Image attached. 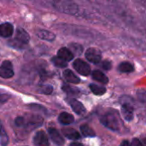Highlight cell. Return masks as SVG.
Listing matches in <instances>:
<instances>
[{
	"label": "cell",
	"mask_w": 146,
	"mask_h": 146,
	"mask_svg": "<svg viewBox=\"0 0 146 146\" xmlns=\"http://www.w3.org/2000/svg\"><path fill=\"white\" fill-rule=\"evenodd\" d=\"M44 119L41 115L27 114L24 116H18L15 120L16 127L22 128L26 131H32L42 126Z\"/></svg>",
	"instance_id": "6da1fadb"
},
{
	"label": "cell",
	"mask_w": 146,
	"mask_h": 146,
	"mask_svg": "<svg viewBox=\"0 0 146 146\" xmlns=\"http://www.w3.org/2000/svg\"><path fill=\"white\" fill-rule=\"evenodd\" d=\"M101 122L107 128L115 132L120 131L121 127V121L120 115L115 110L108 111L107 113H105L101 117Z\"/></svg>",
	"instance_id": "7a4b0ae2"
},
{
	"label": "cell",
	"mask_w": 146,
	"mask_h": 146,
	"mask_svg": "<svg viewBox=\"0 0 146 146\" xmlns=\"http://www.w3.org/2000/svg\"><path fill=\"white\" fill-rule=\"evenodd\" d=\"M53 5L58 11L68 15H76L79 11V6L71 1H56Z\"/></svg>",
	"instance_id": "3957f363"
},
{
	"label": "cell",
	"mask_w": 146,
	"mask_h": 146,
	"mask_svg": "<svg viewBox=\"0 0 146 146\" xmlns=\"http://www.w3.org/2000/svg\"><path fill=\"white\" fill-rule=\"evenodd\" d=\"M73 67L81 75L87 76L91 73V68H90L89 64L81 59H76L73 63Z\"/></svg>",
	"instance_id": "277c9868"
},
{
	"label": "cell",
	"mask_w": 146,
	"mask_h": 146,
	"mask_svg": "<svg viewBox=\"0 0 146 146\" xmlns=\"http://www.w3.org/2000/svg\"><path fill=\"white\" fill-rule=\"evenodd\" d=\"M14 76L13 65L9 61H3L0 65V77L9 79Z\"/></svg>",
	"instance_id": "5b68a950"
},
{
	"label": "cell",
	"mask_w": 146,
	"mask_h": 146,
	"mask_svg": "<svg viewBox=\"0 0 146 146\" xmlns=\"http://www.w3.org/2000/svg\"><path fill=\"white\" fill-rule=\"evenodd\" d=\"M86 57L89 62L97 64L101 62L102 55L98 50H97L95 48H89L86 51Z\"/></svg>",
	"instance_id": "8992f818"
},
{
	"label": "cell",
	"mask_w": 146,
	"mask_h": 146,
	"mask_svg": "<svg viewBox=\"0 0 146 146\" xmlns=\"http://www.w3.org/2000/svg\"><path fill=\"white\" fill-rule=\"evenodd\" d=\"M33 144L35 146H50L46 133L44 131H38L33 137Z\"/></svg>",
	"instance_id": "52a82bcc"
},
{
	"label": "cell",
	"mask_w": 146,
	"mask_h": 146,
	"mask_svg": "<svg viewBox=\"0 0 146 146\" xmlns=\"http://www.w3.org/2000/svg\"><path fill=\"white\" fill-rule=\"evenodd\" d=\"M48 133L51 139V140L58 146H62L64 145V139L60 134V133L54 127H50L48 129Z\"/></svg>",
	"instance_id": "ba28073f"
},
{
	"label": "cell",
	"mask_w": 146,
	"mask_h": 146,
	"mask_svg": "<svg viewBox=\"0 0 146 146\" xmlns=\"http://www.w3.org/2000/svg\"><path fill=\"white\" fill-rule=\"evenodd\" d=\"M68 104L71 106V108L73 109V110L77 114V115H83L86 112V109L84 107V105L78 100L74 99V98H68L67 99Z\"/></svg>",
	"instance_id": "9c48e42d"
},
{
	"label": "cell",
	"mask_w": 146,
	"mask_h": 146,
	"mask_svg": "<svg viewBox=\"0 0 146 146\" xmlns=\"http://www.w3.org/2000/svg\"><path fill=\"white\" fill-rule=\"evenodd\" d=\"M15 39H17L18 41H20L21 43H22L25 45H27L29 40H30V36L28 34L27 32H26L23 28L18 27L16 30V34L15 37Z\"/></svg>",
	"instance_id": "30bf717a"
},
{
	"label": "cell",
	"mask_w": 146,
	"mask_h": 146,
	"mask_svg": "<svg viewBox=\"0 0 146 146\" xmlns=\"http://www.w3.org/2000/svg\"><path fill=\"white\" fill-rule=\"evenodd\" d=\"M121 113L126 121H131L133 119V108L128 103H125L121 107Z\"/></svg>",
	"instance_id": "8fae6325"
},
{
	"label": "cell",
	"mask_w": 146,
	"mask_h": 146,
	"mask_svg": "<svg viewBox=\"0 0 146 146\" xmlns=\"http://www.w3.org/2000/svg\"><path fill=\"white\" fill-rule=\"evenodd\" d=\"M13 31V26L9 22H5L0 25V36L3 38H9L10 36H12Z\"/></svg>",
	"instance_id": "7c38bea8"
},
{
	"label": "cell",
	"mask_w": 146,
	"mask_h": 146,
	"mask_svg": "<svg viewBox=\"0 0 146 146\" xmlns=\"http://www.w3.org/2000/svg\"><path fill=\"white\" fill-rule=\"evenodd\" d=\"M57 56L65 62H69L74 58V53L69 49L62 47L57 51Z\"/></svg>",
	"instance_id": "4fadbf2b"
},
{
	"label": "cell",
	"mask_w": 146,
	"mask_h": 146,
	"mask_svg": "<svg viewBox=\"0 0 146 146\" xmlns=\"http://www.w3.org/2000/svg\"><path fill=\"white\" fill-rule=\"evenodd\" d=\"M62 133L65 137H67L68 139L72 140H77L80 139V133L74 128H63Z\"/></svg>",
	"instance_id": "5bb4252c"
},
{
	"label": "cell",
	"mask_w": 146,
	"mask_h": 146,
	"mask_svg": "<svg viewBox=\"0 0 146 146\" xmlns=\"http://www.w3.org/2000/svg\"><path fill=\"white\" fill-rule=\"evenodd\" d=\"M36 34L41 39L47 40V41H50V42L53 41L56 38V35L53 33H51L50 31H47V30H38V31H37Z\"/></svg>",
	"instance_id": "9a60e30c"
},
{
	"label": "cell",
	"mask_w": 146,
	"mask_h": 146,
	"mask_svg": "<svg viewBox=\"0 0 146 146\" xmlns=\"http://www.w3.org/2000/svg\"><path fill=\"white\" fill-rule=\"evenodd\" d=\"M58 121L62 125H70L74 121V118L72 115L67 112H62L59 115Z\"/></svg>",
	"instance_id": "2e32d148"
},
{
	"label": "cell",
	"mask_w": 146,
	"mask_h": 146,
	"mask_svg": "<svg viewBox=\"0 0 146 146\" xmlns=\"http://www.w3.org/2000/svg\"><path fill=\"white\" fill-rule=\"evenodd\" d=\"M63 77L64 79L68 81V82H70V83H73V84H78L80 82V78H78L71 70L69 69H66L64 70L63 72Z\"/></svg>",
	"instance_id": "e0dca14e"
},
{
	"label": "cell",
	"mask_w": 146,
	"mask_h": 146,
	"mask_svg": "<svg viewBox=\"0 0 146 146\" xmlns=\"http://www.w3.org/2000/svg\"><path fill=\"white\" fill-rule=\"evenodd\" d=\"M92 76L93 80H95L98 82H101L103 84H107L109 82V79L107 78V76L103 72H101L99 70L93 71L92 74Z\"/></svg>",
	"instance_id": "ac0fdd59"
},
{
	"label": "cell",
	"mask_w": 146,
	"mask_h": 146,
	"mask_svg": "<svg viewBox=\"0 0 146 146\" xmlns=\"http://www.w3.org/2000/svg\"><path fill=\"white\" fill-rule=\"evenodd\" d=\"M80 131H81V133L85 137H94L96 135L94 130L86 124H84V125L80 126Z\"/></svg>",
	"instance_id": "d6986e66"
},
{
	"label": "cell",
	"mask_w": 146,
	"mask_h": 146,
	"mask_svg": "<svg viewBox=\"0 0 146 146\" xmlns=\"http://www.w3.org/2000/svg\"><path fill=\"white\" fill-rule=\"evenodd\" d=\"M118 69L121 73H130L133 71V66L128 62H123L118 66Z\"/></svg>",
	"instance_id": "ffe728a7"
},
{
	"label": "cell",
	"mask_w": 146,
	"mask_h": 146,
	"mask_svg": "<svg viewBox=\"0 0 146 146\" xmlns=\"http://www.w3.org/2000/svg\"><path fill=\"white\" fill-rule=\"evenodd\" d=\"M90 89H91V91L92 92L93 94L98 95V96L104 95L106 92V89L104 86H100L96 85V84L90 85Z\"/></svg>",
	"instance_id": "44dd1931"
},
{
	"label": "cell",
	"mask_w": 146,
	"mask_h": 146,
	"mask_svg": "<svg viewBox=\"0 0 146 146\" xmlns=\"http://www.w3.org/2000/svg\"><path fill=\"white\" fill-rule=\"evenodd\" d=\"M9 143V137L2 125V123L0 122V144L2 146H6Z\"/></svg>",
	"instance_id": "7402d4cb"
},
{
	"label": "cell",
	"mask_w": 146,
	"mask_h": 146,
	"mask_svg": "<svg viewBox=\"0 0 146 146\" xmlns=\"http://www.w3.org/2000/svg\"><path fill=\"white\" fill-rule=\"evenodd\" d=\"M8 44L9 46H11V47H13L15 49H18V50H24L27 47V45L23 44L22 43H21L17 39H15V38H12V39H9L8 41Z\"/></svg>",
	"instance_id": "603a6c76"
},
{
	"label": "cell",
	"mask_w": 146,
	"mask_h": 146,
	"mask_svg": "<svg viewBox=\"0 0 146 146\" xmlns=\"http://www.w3.org/2000/svg\"><path fill=\"white\" fill-rule=\"evenodd\" d=\"M62 91L64 92H66L69 96H76V95H78L80 93V91L77 88L72 87V86H68V85H63L62 86Z\"/></svg>",
	"instance_id": "cb8c5ba5"
},
{
	"label": "cell",
	"mask_w": 146,
	"mask_h": 146,
	"mask_svg": "<svg viewBox=\"0 0 146 146\" xmlns=\"http://www.w3.org/2000/svg\"><path fill=\"white\" fill-rule=\"evenodd\" d=\"M51 62L52 63L56 66V67H58V68H66L68 66V62L63 61L62 59L59 58L58 56H55L51 59Z\"/></svg>",
	"instance_id": "d4e9b609"
},
{
	"label": "cell",
	"mask_w": 146,
	"mask_h": 146,
	"mask_svg": "<svg viewBox=\"0 0 146 146\" xmlns=\"http://www.w3.org/2000/svg\"><path fill=\"white\" fill-rule=\"evenodd\" d=\"M70 50H72V51L77 55H80L83 52V48L80 44H76V43H72L69 44Z\"/></svg>",
	"instance_id": "484cf974"
},
{
	"label": "cell",
	"mask_w": 146,
	"mask_h": 146,
	"mask_svg": "<svg viewBox=\"0 0 146 146\" xmlns=\"http://www.w3.org/2000/svg\"><path fill=\"white\" fill-rule=\"evenodd\" d=\"M53 91V87L50 85H44V86H41L40 88H39V92L43 94H46V95H49Z\"/></svg>",
	"instance_id": "4316f807"
},
{
	"label": "cell",
	"mask_w": 146,
	"mask_h": 146,
	"mask_svg": "<svg viewBox=\"0 0 146 146\" xmlns=\"http://www.w3.org/2000/svg\"><path fill=\"white\" fill-rule=\"evenodd\" d=\"M10 98V96L9 95H7V94H0V106L4 104Z\"/></svg>",
	"instance_id": "83f0119b"
},
{
	"label": "cell",
	"mask_w": 146,
	"mask_h": 146,
	"mask_svg": "<svg viewBox=\"0 0 146 146\" xmlns=\"http://www.w3.org/2000/svg\"><path fill=\"white\" fill-rule=\"evenodd\" d=\"M101 66H102V68H103L104 69L110 70V69L111 68V67H112V64H111V62H110V61H104V62H102Z\"/></svg>",
	"instance_id": "f1b7e54d"
},
{
	"label": "cell",
	"mask_w": 146,
	"mask_h": 146,
	"mask_svg": "<svg viewBox=\"0 0 146 146\" xmlns=\"http://www.w3.org/2000/svg\"><path fill=\"white\" fill-rule=\"evenodd\" d=\"M131 146H143V143L139 141L138 139H134L131 144Z\"/></svg>",
	"instance_id": "f546056e"
},
{
	"label": "cell",
	"mask_w": 146,
	"mask_h": 146,
	"mask_svg": "<svg viewBox=\"0 0 146 146\" xmlns=\"http://www.w3.org/2000/svg\"><path fill=\"white\" fill-rule=\"evenodd\" d=\"M120 146H131V144H129V142H128V141L125 140V141H123V142L121 143V145Z\"/></svg>",
	"instance_id": "4dcf8cb0"
},
{
	"label": "cell",
	"mask_w": 146,
	"mask_h": 146,
	"mask_svg": "<svg viewBox=\"0 0 146 146\" xmlns=\"http://www.w3.org/2000/svg\"><path fill=\"white\" fill-rule=\"evenodd\" d=\"M69 146H84L82 144H80V143H76V142H74V143H72V144H70V145Z\"/></svg>",
	"instance_id": "1f68e13d"
},
{
	"label": "cell",
	"mask_w": 146,
	"mask_h": 146,
	"mask_svg": "<svg viewBox=\"0 0 146 146\" xmlns=\"http://www.w3.org/2000/svg\"><path fill=\"white\" fill-rule=\"evenodd\" d=\"M143 146H146V139L143 141Z\"/></svg>",
	"instance_id": "d6a6232c"
}]
</instances>
